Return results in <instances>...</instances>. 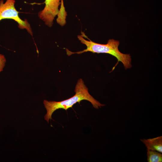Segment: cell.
Returning <instances> with one entry per match:
<instances>
[{
    "label": "cell",
    "instance_id": "obj_6",
    "mask_svg": "<svg viewBox=\"0 0 162 162\" xmlns=\"http://www.w3.org/2000/svg\"><path fill=\"white\" fill-rule=\"evenodd\" d=\"M147 150V156L148 162H162V153L156 151Z\"/></svg>",
    "mask_w": 162,
    "mask_h": 162
},
{
    "label": "cell",
    "instance_id": "obj_5",
    "mask_svg": "<svg viewBox=\"0 0 162 162\" xmlns=\"http://www.w3.org/2000/svg\"><path fill=\"white\" fill-rule=\"evenodd\" d=\"M146 146L147 150L156 151L162 153V136L140 140Z\"/></svg>",
    "mask_w": 162,
    "mask_h": 162
},
{
    "label": "cell",
    "instance_id": "obj_4",
    "mask_svg": "<svg viewBox=\"0 0 162 162\" xmlns=\"http://www.w3.org/2000/svg\"><path fill=\"white\" fill-rule=\"evenodd\" d=\"M60 0H45L44 8L38 13L39 18L49 27L52 26L53 20L58 13V7L61 4Z\"/></svg>",
    "mask_w": 162,
    "mask_h": 162
},
{
    "label": "cell",
    "instance_id": "obj_2",
    "mask_svg": "<svg viewBox=\"0 0 162 162\" xmlns=\"http://www.w3.org/2000/svg\"><path fill=\"white\" fill-rule=\"evenodd\" d=\"M74 91L75 94L72 97L60 101H48L44 100L43 103L46 110V113L44 116L45 119L49 122L50 119H52L53 113L58 109L67 110L77 102L83 100L89 101L95 109H98L105 105L100 103L91 95L88 92V88L82 79L78 80Z\"/></svg>",
    "mask_w": 162,
    "mask_h": 162
},
{
    "label": "cell",
    "instance_id": "obj_1",
    "mask_svg": "<svg viewBox=\"0 0 162 162\" xmlns=\"http://www.w3.org/2000/svg\"><path fill=\"white\" fill-rule=\"evenodd\" d=\"M81 35H78L77 38L80 42L86 46V48L82 51L73 52L66 49L68 56L74 54H81L84 52H90L93 53H105L111 55L115 57L118 60L116 65L119 62H122L125 69L130 68L131 58L130 54H124L120 52L118 47L120 44L118 40L113 39H109L106 44H102L95 43L89 39L84 33L81 32Z\"/></svg>",
    "mask_w": 162,
    "mask_h": 162
},
{
    "label": "cell",
    "instance_id": "obj_7",
    "mask_svg": "<svg viewBox=\"0 0 162 162\" xmlns=\"http://www.w3.org/2000/svg\"><path fill=\"white\" fill-rule=\"evenodd\" d=\"M6 59L4 56L0 54V73L2 71L6 62Z\"/></svg>",
    "mask_w": 162,
    "mask_h": 162
},
{
    "label": "cell",
    "instance_id": "obj_3",
    "mask_svg": "<svg viewBox=\"0 0 162 162\" xmlns=\"http://www.w3.org/2000/svg\"><path fill=\"white\" fill-rule=\"evenodd\" d=\"M15 0H3L0 1V21L3 19H10L17 22L18 27L21 29H26L32 36L33 32L30 24L26 19L23 20L19 16V12L15 7Z\"/></svg>",
    "mask_w": 162,
    "mask_h": 162
}]
</instances>
